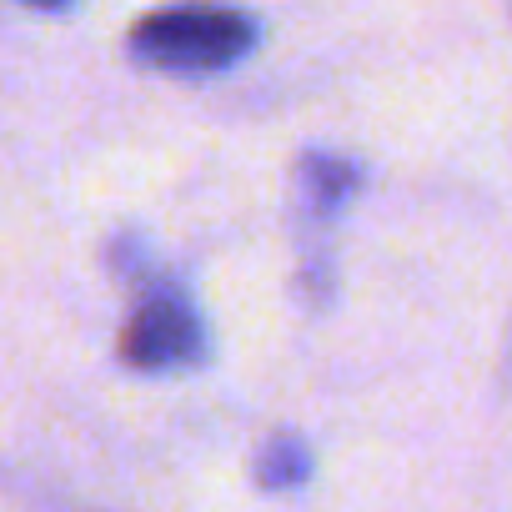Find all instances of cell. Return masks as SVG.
I'll list each match as a JSON object with an SVG mask.
<instances>
[{"label":"cell","instance_id":"1","mask_svg":"<svg viewBox=\"0 0 512 512\" xmlns=\"http://www.w3.org/2000/svg\"><path fill=\"white\" fill-rule=\"evenodd\" d=\"M116 267L136 287V307H131L121 337H116V357L131 372H186V367H201L211 342H206V322H201L196 302L186 297V287L176 277L151 272V262L136 251V241L116 246Z\"/></svg>","mask_w":512,"mask_h":512},{"label":"cell","instance_id":"2","mask_svg":"<svg viewBox=\"0 0 512 512\" xmlns=\"http://www.w3.org/2000/svg\"><path fill=\"white\" fill-rule=\"evenodd\" d=\"M256 41H262V26L246 11L191 0V6H166V11L141 16L126 36V51L146 71L216 76V71H231L236 61H246L256 51Z\"/></svg>","mask_w":512,"mask_h":512},{"label":"cell","instance_id":"3","mask_svg":"<svg viewBox=\"0 0 512 512\" xmlns=\"http://www.w3.org/2000/svg\"><path fill=\"white\" fill-rule=\"evenodd\" d=\"M297 186H302V201L307 211L327 226L362 186V166L352 156H337V151H307L297 161Z\"/></svg>","mask_w":512,"mask_h":512},{"label":"cell","instance_id":"4","mask_svg":"<svg viewBox=\"0 0 512 512\" xmlns=\"http://www.w3.org/2000/svg\"><path fill=\"white\" fill-rule=\"evenodd\" d=\"M256 487L267 492H292L302 482H312V447L297 437V432H272L262 447H256Z\"/></svg>","mask_w":512,"mask_h":512},{"label":"cell","instance_id":"5","mask_svg":"<svg viewBox=\"0 0 512 512\" xmlns=\"http://www.w3.org/2000/svg\"><path fill=\"white\" fill-rule=\"evenodd\" d=\"M26 6H36V11H71V0H26Z\"/></svg>","mask_w":512,"mask_h":512}]
</instances>
